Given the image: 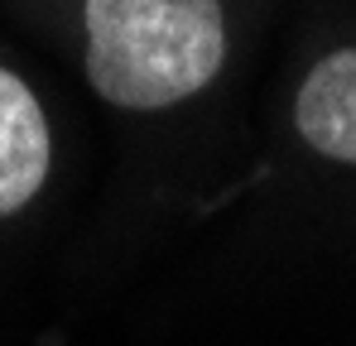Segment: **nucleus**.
<instances>
[{
	"label": "nucleus",
	"mask_w": 356,
	"mask_h": 346,
	"mask_svg": "<svg viewBox=\"0 0 356 346\" xmlns=\"http://www.w3.org/2000/svg\"><path fill=\"white\" fill-rule=\"evenodd\" d=\"M289 140L332 173H356V34L337 39L298 67L289 101Z\"/></svg>",
	"instance_id": "2"
},
{
	"label": "nucleus",
	"mask_w": 356,
	"mask_h": 346,
	"mask_svg": "<svg viewBox=\"0 0 356 346\" xmlns=\"http://www.w3.org/2000/svg\"><path fill=\"white\" fill-rule=\"evenodd\" d=\"M87 87L125 120L207 101L236 67L241 0H63Z\"/></svg>",
	"instance_id": "1"
},
{
	"label": "nucleus",
	"mask_w": 356,
	"mask_h": 346,
	"mask_svg": "<svg viewBox=\"0 0 356 346\" xmlns=\"http://www.w3.org/2000/svg\"><path fill=\"white\" fill-rule=\"evenodd\" d=\"M54 173V125L39 92L0 63V222L34 207Z\"/></svg>",
	"instance_id": "3"
}]
</instances>
